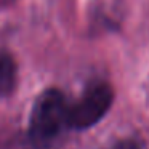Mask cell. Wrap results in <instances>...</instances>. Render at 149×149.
Returning a JSON list of instances; mask_svg holds the SVG:
<instances>
[{
	"label": "cell",
	"instance_id": "3",
	"mask_svg": "<svg viewBox=\"0 0 149 149\" xmlns=\"http://www.w3.org/2000/svg\"><path fill=\"white\" fill-rule=\"evenodd\" d=\"M16 84V66L8 53L0 52V95H10Z\"/></svg>",
	"mask_w": 149,
	"mask_h": 149
},
{
	"label": "cell",
	"instance_id": "4",
	"mask_svg": "<svg viewBox=\"0 0 149 149\" xmlns=\"http://www.w3.org/2000/svg\"><path fill=\"white\" fill-rule=\"evenodd\" d=\"M114 149H141V148H139L135 141H122V143H119Z\"/></svg>",
	"mask_w": 149,
	"mask_h": 149
},
{
	"label": "cell",
	"instance_id": "2",
	"mask_svg": "<svg viewBox=\"0 0 149 149\" xmlns=\"http://www.w3.org/2000/svg\"><path fill=\"white\" fill-rule=\"evenodd\" d=\"M112 90L106 84L91 85L82 98L69 107V127L75 130H85L93 127L103 119L112 104Z\"/></svg>",
	"mask_w": 149,
	"mask_h": 149
},
{
	"label": "cell",
	"instance_id": "1",
	"mask_svg": "<svg viewBox=\"0 0 149 149\" xmlns=\"http://www.w3.org/2000/svg\"><path fill=\"white\" fill-rule=\"evenodd\" d=\"M69 106L61 91L50 88L34 103L31 114V136L37 141L53 139L69 125Z\"/></svg>",
	"mask_w": 149,
	"mask_h": 149
}]
</instances>
